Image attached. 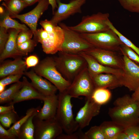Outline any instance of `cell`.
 <instances>
[{"label": "cell", "mask_w": 139, "mask_h": 139, "mask_svg": "<svg viewBox=\"0 0 139 139\" xmlns=\"http://www.w3.org/2000/svg\"><path fill=\"white\" fill-rule=\"evenodd\" d=\"M34 139H55L62 133L63 129L55 118L42 120L35 116L33 119Z\"/></svg>", "instance_id": "obj_9"}, {"label": "cell", "mask_w": 139, "mask_h": 139, "mask_svg": "<svg viewBox=\"0 0 139 139\" xmlns=\"http://www.w3.org/2000/svg\"><path fill=\"white\" fill-rule=\"evenodd\" d=\"M108 114L111 120L125 128L139 123V104L126 94L115 100Z\"/></svg>", "instance_id": "obj_1"}, {"label": "cell", "mask_w": 139, "mask_h": 139, "mask_svg": "<svg viewBox=\"0 0 139 139\" xmlns=\"http://www.w3.org/2000/svg\"><path fill=\"white\" fill-rule=\"evenodd\" d=\"M111 96V93L108 89L98 88L95 90L91 97L96 103L101 106L107 103Z\"/></svg>", "instance_id": "obj_27"}, {"label": "cell", "mask_w": 139, "mask_h": 139, "mask_svg": "<svg viewBox=\"0 0 139 139\" xmlns=\"http://www.w3.org/2000/svg\"><path fill=\"white\" fill-rule=\"evenodd\" d=\"M23 85L9 104L33 99L43 100L45 96L40 93L25 77H23Z\"/></svg>", "instance_id": "obj_17"}, {"label": "cell", "mask_w": 139, "mask_h": 139, "mask_svg": "<svg viewBox=\"0 0 139 139\" xmlns=\"http://www.w3.org/2000/svg\"><path fill=\"white\" fill-rule=\"evenodd\" d=\"M28 6L32 5L36 3L39 2L40 0H23Z\"/></svg>", "instance_id": "obj_48"}, {"label": "cell", "mask_w": 139, "mask_h": 139, "mask_svg": "<svg viewBox=\"0 0 139 139\" xmlns=\"http://www.w3.org/2000/svg\"><path fill=\"white\" fill-rule=\"evenodd\" d=\"M82 139H106V138L100 126H95L83 133Z\"/></svg>", "instance_id": "obj_32"}, {"label": "cell", "mask_w": 139, "mask_h": 139, "mask_svg": "<svg viewBox=\"0 0 139 139\" xmlns=\"http://www.w3.org/2000/svg\"><path fill=\"white\" fill-rule=\"evenodd\" d=\"M10 0H0V2H1L2 1H4L5 2V3H6L8 2Z\"/></svg>", "instance_id": "obj_51"}, {"label": "cell", "mask_w": 139, "mask_h": 139, "mask_svg": "<svg viewBox=\"0 0 139 139\" xmlns=\"http://www.w3.org/2000/svg\"><path fill=\"white\" fill-rule=\"evenodd\" d=\"M33 33L30 29L22 30L17 37V45L19 44L32 39Z\"/></svg>", "instance_id": "obj_36"}, {"label": "cell", "mask_w": 139, "mask_h": 139, "mask_svg": "<svg viewBox=\"0 0 139 139\" xmlns=\"http://www.w3.org/2000/svg\"><path fill=\"white\" fill-rule=\"evenodd\" d=\"M37 42L33 39L17 45L18 50L21 56L27 55L32 52L37 45Z\"/></svg>", "instance_id": "obj_33"}, {"label": "cell", "mask_w": 139, "mask_h": 139, "mask_svg": "<svg viewBox=\"0 0 139 139\" xmlns=\"http://www.w3.org/2000/svg\"><path fill=\"white\" fill-rule=\"evenodd\" d=\"M6 86L0 84V93L5 90Z\"/></svg>", "instance_id": "obj_49"}, {"label": "cell", "mask_w": 139, "mask_h": 139, "mask_svg": "<svg viewBox=\"0 0 139 139\" xmlns=\"http://www.w3.org/2000/svg\"><path fill=\"white\" fill-rule=\"evenodd\" d=\"M54 57L56 67L63 77L72 82L83 70L87 67L85 59L79 54L59 51Z\"/></svg>", "instance_id": "obj_2"}, {"label": "cell", "mask_w": 139, "mask_h": 139, "mask_svg": "<svg viewBox=\"0 0 139 139\" xmlns=\"http://www.w3.org/2000/svg\"><path fill=\"white\" fill-rule=\"evenodd\" d=\"M120 51L122 55H125L131 60L139 64V55L132 49L123 43L120 47Z\"/></svg>", "instance_id": "obj_35"}, {"label": "cell", "mask_w": 139, "mask_h": 139, "mask_svg": "<svg viewBox=\"0 0 139 139\" xmlns=\"http://www.w3.org/2000/svg\"><path fill=\"white\" fill-rule=\"evenodd\" d=\"M47 38L40 43L43 51L48 54H54L60 51L64 39L63 29L58 25L52 32H48Z\"/></svg>", "instance_id": "obj_15"}, {"label": "cell", "mask_w": 139, "mask_h": 139, "mask_svg": "<svg viewBox=\"0 0 139 139\" xmlns=\"http://www.w3.org/2000/svg\"><path fill=\"white\" fill-rule=\"evenodd\" d=\"M121 5L128 11L139 13V0H118Z\"/></svg>", "instance_id": "obj_34"}, {"label": "cell", "mask_w": 139, "mask_h": 139, "mask_svg": "<svg viewBox=\"0 0 139 139\" xmlns=\"http://www.w3.org/2000/svg\"><path fill=\"white\" fill-rule=\"evenodd\" d=\"M50 5L51 6L53 14L55 12L56 8H57L58 6L56 0H48Z\"/></svg>", "instance_id": "obj_47"}, {"label": "cell", "mask_w": 139, "mask_h": 139, "mask_svg": "<svg viewBox=\"0 0 139 139\" xmlns=\"http://www.w3.org/2000/svg\"><path fill=\"white\" fill-rule=\"evenodd\" d=\"M7 31L2 27L0 28V54L3 51L7 42L9 34Z\"/></svg>", "instance_id": "obj_38"}, {"label": "cell", "mask_w": 139, "mask_h": 139, "mask_svg": "<svg viewBox=\"0 0 139 139\" xmlns=\"http://www.w3.org/2000/svg\"><path fill=\"white\" fill-rule=\"evenodd\" d=\"M44 104L35 116L39 119L46 120L55 117L58 103V96L56 94L46 96Z\"/></svg>", "instance_id": "obj_20"}, {"label": "cell", "mask_w": 139, "mask_h": 139, "mask_svg": "<svg viewBox=\"0 0 139 139\" xmlns=\"http://www.w3.org/2000/svg\"><path fill=\"white\" fill-rule=\"evenodd\" d=\"M131 96L135 101L139 104V86L134 91Z\"/></svg>", "instance_id": "obj_45"}, {"label": "cell", "mask_w": 139, "mask_h": 139, "mask_svg": "<svg viewBox=\"0 0 139 139\" xmlns=\"http://www.w3.org/2000/svg\"><path fill=\"white\" fill-rule=\"evenodd\" d=\"M124 67L121 77L123 86L131 91H134L139 86V65L123 55Z\"/></svg>", "instance_id": "obj_13"}, {"label": "cell", "mask_w": 139, "mask_h": 139, "mask_svg": "<svg viewBox=\"0 0 139 139\" xmlns=\"http://www.w3.org/2000/svg\"><path fill=\"white\" fill-rule=\"evenodd\" d=\"M76 131L70 134H62L58 136L57 139H82L83 133L80 131Z\"/></svg>", "instance_id": "obj_41"}, {"label": "cell", "mask_w": 139, "mask_h": 139, "mask_svg": "<svg viewBox=\"0 0 139 139\" xmlns=\"http://www.w3.org/2000/svg\"><path fill=\"white\" fill-rule=\"evenodd\" d=\"M108 13L99 12L83 16L80 22L74 26H69L71 29L80 33H93L110 29L107 24L109 20Z\"/></svg>", "instance_id": "obj_7"}, {"label": "cell", "mask_w": 139, "mask_h": 139, "mask_svg": "<svg viewBox=\"0 0 139 139\" xmlns=\"http://www.w3.org/2000/svg\"><path fill=\"white\" fill-rule=\"evenodd\" d=\"M40 24L45 30L48 32L53 31L55 27L51 21L47 19L40 21Z\"/></svg>", "instance_id": "obj_43"}, {"label": "cell", "mask_w": 139, "mask_h": 139, "mask_svg": "<svg viewBox=\"0 0 139 139\" xmlns=\"http://www.w3.org/2000/svg\"><path fill=\"white\" fill-rule=\"evenodd\" d=\"M1 16L0 22V27L4 28L7 31L8 29H13L21 30L29 29L24 24L19 23L12 19L8 11L6 10L4 14Z\"/></svg>", "instance_id": "obj_25"}, {"label": "cell", "mask_w": 139, "mask_h": 139, "mask_svg": "<svg viewBox=\"0 0 139 139\" xmlns=\"http://www.w3.org/2000/svg\"><path fill=\"white\" fill-rule=\"evenodd\" d=\"M59 24L64 34V41L60 51L79 54L94 48L80 33L71 29L63 23Z\"/></svg>", "instance_id": "obj_5"}, {"label": "cell", "mask_w": 139, "mask_h": 139, "mask_svg": "<svg viewBox=\"0 0 139 139\" xmlns=\"http://www.w3.org/2000/svg\"><path fill=\"white\" fill-rule=\"evenodd\" d=\"M33 70L52 83L60 92L66 91L71 83L65 79L58 70L53 57L45 58L33 67Z\"/></svg>", "instance_id": "obj_4"}, {"label": "cell", "mask_w": 139, "mask_h": 139, "mask_svg": "<svg viewBox=\"0 0 139 139\" xmlns=\"http://www.w3.org/2000/svg\"><path fill=\"white\" fill-rule=\"evenodd\" d=\"M81 36L94 47L117 51L123 43L112 30L93 33H80Z\"/></svg>", "instance_id": "obj_6"}, {"label": "cell", "mask_w": 139, "mask_h": 139, "mask_svg": "<svg viewBox=\"0 0 139 139\" xmlns=\"http://www.w3.org/2000/svg\"><path fill=\"white\" fill-rule=\"evenodd\" d=\"M24 74L31 80V83L34 87L45 96L56 94L58 90L52 83L43 79L33 70L25 71Z\"/></svg>", "instance_id": "obj_16"}, {"label": "cell", "mask_w": 139, "mask_h": 139, "mask_svg": "<svg viewBox=\"0 0 139 139\" xmlns=\"http://www.w3.org/2000/svg\"><path fill=\"white\" fill-rule=\"evenodd\" d=\"M124 132L129 139H139V123L126 128Z\"/></svg>", "instance_id": "obj_37"}, {"label": "cell", "mask_w": 139, "mask_h": 139, "mask_svg": "<svg viewBox=\"0 0 139 139\" xmlns=\"http://www.w3.org/2000/svg\"><path fill=\"white\" fill-rule=\"evenodd\" d=\"M95 89L87 67L76 76L66 91L72 98L81 96L88 98Z\"/></svg>", "instance_id": "obj_8"}, {"label": "cell", "mask_w": 139, "mask_h": 139, "mask_svg": "<svg viewBox=\"0 0 139 139\" xmlns=\"http://www.w3.org/2000/svg\"><path fill=\"white\" fill-rule=\"evenodd\" d=\"M84 53L104 66L122 70L124 68L123 56L118 52L94 47Z\"/></svg>", "instance_id": "obj_10"}, {"label": "cell", "mask_w": 139, "mask_h": 139, "mask_svg": "<svg viewBox=\"0 0 139 139\" xmlns=\"http://www.w3.org/2000/svg\"><path fill=\"white\" fill-rule=\"evenodd\" d=\"M27 69L30 67H33L39 63V60L38 57L35 55H31L25 58Z\"/></svg>", "instance_id": "obj_40"}, {"label": "cell", "mask_w": 139, "mask_h": 139, "mask_svg": "<svg viewBox=\"0 0 139 139\" xmlns=\"http://www.w3.org/2000/svg\"><path fill=\"white\" fill-rule=\"evenodd\" d=\"M23 84V82L19 81L14 83L9 88L0 93V103L11 102L22 87Z\"/></svg>", "instance_id": "obj_26"}, {"label": "cell", "mask_w": 139, "mask_h": 139, "mask_svg": "<svg viewBox=\"0 0 139 139\" xmlns=\"http://www.w3.org/2000/svg\"><path fill=\"white\" fill-rule=\"evenodd\" d=\"M87 0H71L67 3L56 0L57 10L50 20L55 26L70 16L77 13H81V8Z\"/></svg>", "instance_id": "obj_11"}, {"label": "cell", "mask_w": 139, "mask_h": 139, "mask_svg": "<svg viewBox=\"0 0 139 139\" xmlns=\"http://www.w3.org/2000/svg\"><path fill=\"white\" fill-rule=\"evenodd\" d=\"M114 139H129L127 134L123 132L118 134L115 137Z\"/></svg>", "instance_id": "obj_46"}, {"label": "cell", "mask_w": 139, "mask_h": 139, "mask_svg": "<svg viewBox=\"0 0 139 139\" xmlns=\"http://www.w3.org/2000/svg\"><path fill=\"white\" fill-rule=\"evenodd\" d=\"M4 6L10 13L18 14L28 6L23 0H10L6 3H3Z\"/></svg>", "instance_id": "obj_29"}, {"label": "cell", "mask_w": 139, "mask_h": 139, "mask_svg": "<svg viewBox=\"0 0 139 139\" xmlns=\"http://www.w3.org/2000/svg\"><path fill=\"white\" fill-rule=\"evenodd\" d=\"M50 5L48 0H40L36 6L30 11L22 14L10 13L11 18L19 19L28 26L34 35L37 31V22L41 16Z\"/></svg>", "instance_id": "obj_12"}, {"label": "cell", "mask_w": 139, "mask_h": 139, "mask_svg": "<svg viewBox=\"0 0 139 139\" xmlns=\"http://www.w3.org/2000/svg\"><path fill=\"white\" fill-rule=\"evenodd\" d=\"M40 109V107H38L36 108H31L28 109L26 112L25 115L20 119L8 131L17 136L18 138L19 132L21 126L30 116Z\"/></svg>", "instance_id": "obj_28"}, {"label": "cell", "mask_w": 139, "mask_h": 139, "mask_svg": "<svg viewBox=\"0 0 139 139\" xmlns=\"http://www.w3.org/2000/svg\"><path fill=\"white\" fill-rule=\"evenodd\" d=\"M86 98L84 106L78 111L75 118L80 129L89 125L92 118L99 114L101 106L94 101L91 97Z\"/></svg>", "instance_id": "obj_14"}, {"label": "cell", "mask_w": 139, "mask_h": 139, "mask_svg": "<svg viewBox=\"0 0 139 139\" xmlns=\"http://www.w3.org/2000/svg\"><path fill=\"white\" fill-rule=\"evenodd\" d=\"M5 11L3 7L1 6L0 7V13L1 15H3L5 13Z\"/></svg>", "instance_id": "obj_50"}, {"label": "cell", "mask_w": 139, "mask_h": 139, "mask_svg": "<svg viewBox=\"0 0 139 139\" xmlns=\"http://www.w3.org/2000/svg\"><path fill=\"white\" fill-rule=\"evenodd\" d=\"M9 29L8 40L3 51L0 54L1 62L8 58L21 56L17 48L16 40L18 34L22 30Z\"/></svg>", "instance_id": "obj_22"}, {"label": "cell", "mask_w": 139, "mask_h": 139, "mask_svg": "<svg viewBox=\"0 0 139 139\" xmlns=\"http://www.w3.org/2000/svg\"><path fill=\"white\" fill-rule=\"evenodd\" d=\"M27 69L25 61L21 58H17L1 65L0 77L2 79L10 75H23Z\"/></svg>", "instance_id": "obj_21"}, {"label": "cell", "mask_w": 139, "mask_h": 139, "mask_svg": "<svg viewBox=\"0 0 139 139\" xmlns=\"http://www.w3.org/2000/svg\"><path fill=\"white\" fill-rule=\"evenodd\" d=\"M85 60L88 71L90 74H96L99 73L112 74L120 77L123 75V70L103 65L99 63L90 55L84 52L79 54Z\"/></svg>", "instance_id": "obj_18"}, {"label": "cell", "mask_w": 139, "mask_h": 139, "mask_svg": "<svg viewBox=\"0 0 139 139\" xmlns=\"http://www.w3.org/2000/svg\"><path fill=\"white\" fill-rule=\"evenodd\" d=\"M20 119L15 110L0 114V123L6 128L10 127L12 124L15 123Z\"/></svg>", "instance_id": "obj_30"}, {"label": "cell", "mask_w": 139, "mask_h": 139, "mask_svg": "<svg viewBox=\"0 0 139 139\" xmlns=\"http://www.w3.org/2000/svg\"><path fill=\"white\" fill-rule=\"evenodd\" d=\"M39 110L30 116L21 126L19 132L18 139H34V127L33 119Z\"/></svg>", "instance_id": "obj_24"}, {"label": "cell", "mask_w": 139, "mask_h": 139, "mask_svg": "<svg viewBox=\"0 0 139 139\" xmlns=\"http://www.w3.org/2000/svg\"><path fill=\"white\" fill-rule=\"evenodd\" d=\"M14 110V104H10L7 106H0V114Z\"/></svg>", "instance_id": "obj_44"}, {"label": "cell", "mask_w": 139, "mask_h": 139, "mask_svg": "<svg viewBox=\"0 0 139 139\" xmlns=\"http://www.w3.org/2000/svg\"><path fill=\"white\" fill-rule=\"evenodd\" d=\"M0 139H16L18 137L15 135L6 130L0 124Z\"/></svg>", "instance_id": "obj_42"}, {"label": "cell", "mask_w": 139, "mask_h": 139, "mask_svg": "<svg viewBox=\"0 0 139 139\" xmlns=\"http://www.w3.org/2000/svg\"><path fill=\"white\" fill-rule=\"evenodd\" d=\"M22 74L12 75L2 78L0 81V84L5 86L19 81Z\"/></svg>", "instance_id": "obj_39"}, {"label": "cell", "mask_w": 139, "mask_h": 139, "mask_svg": "<svg viewBox=\"0 0 139 139\" xmlns=\"http://www.w3.org/2000/svg\"><path fill=\"white\" fill-rule=\"evenodd\" d=\"M106 23L109 28L116 33L123 44L132 49L139 55V48L136 46L130 40L120 33L114 27L109 20L107 21Z\"/></svg>", "instance_id": "obj_31"}, {"label": "cell", "mask_w": 139, "mask_h": 139, "mask_svg": "<svg viewBox=\"0 0 139 139\" xmlns=\"http://www.w3.org/2000/svg\"><path fill=\"white\" fill-rule=\"evenodd\" d=\"M58 96V105L55 118L66 134H72L79 128L73 114L72 97L66 91L59 92Z\"/></svg>", "instance_id": "obj_3"}, {"label": "cell", "mask_w": 139, "mask_h": 139, "mask_svg": "<svg viewBox=\"0 0 139 139\" xmlns=\"http://www.w3.org/2000/svg\"><path fill=\"white\" fill-rule=\"evenodd\" d=\"M90 74L96 89H113L123 86L120 78L115 75L103 73L96 74Z\"/></svg>", "instance_id": "obj_19"}, {"label": "cell", "mask_w": 139, "mask_h": 139, "mask_svg": "<svg viewBox=\"0 0 139 139\" xmlns=\"http://www.w3.org/2000/svg\"><path fill=\"white\" fill-rule=\"evenodd\" d=\"M106 139H114L115 136L125 129L123 126L111 121H105L99 126Z\"/></svg>", "instance_id": "obj_23"}]
</instances>
